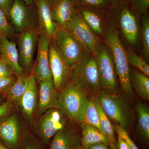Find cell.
I'll return each mask as SVG.
<instances>
[{
	"label": "cell",
	"mask_w": 149,
	"mask_h": 149,
	"mask_svg": "<svg viewBox=\"0 0 149 149\" xmlns=\"http://www.w3.org/2000/svg\"><path fill=\"white\" fill-rule=\"evenodd\" d=\"M110 1L112 3L114 4L116 2V0H110Z\"/></svg>",
	"instance_id": "bcb514c9"
},
{
	"label": "cell",
	"mask_w": 149,
	"mask_h": 149,
	"mask_svg": "<svg viewBox=\"0 0 149 149\" xmlns=\"http://www.w3.org/2000/svg\"><path fill=\"white\" fill-rule=\"evenodd\" d=\"M16 76L13 69L0 58V77Z\"/></svg>",
	"instance_id": "d590c367"
},
{
	"label": "cell",
	"mask_w": 149,
	"mask_h": 149,
	"mask_svg": "<svg viewBox=\"0 0 149 149\" xmlns=\"http://www.w3.org/2000/svg\"><path fill=\"white\" fill-rule=\"evenodd\" d=\"M90 96L69 83L59 93L58 109L70 120L81 124L85 105Z\"/></svg>",
	"instance_id": "5b68a950"
},
{
	"label": "cell",
	"mask_w": 149,
	"mask_h": 149,
	"mask_svg": "<svg viewBox=\"0 0 149 149\" xmlns=\"http://www.w3.org/2000/svg\"><path fill=\"white\" fill-rule=\"evenodd\" d=\"M64 29L70 34L85 50L93 53L101 38L96 35L85 23L78 10Z\"/></svg>",
	"instance_id": "52a82bcc"
},
{
	"label": "cell",
	"mask_w": 149,
	"mask_h": 149,
	"mask_svg": "<svg viewBox=\"0 0 149 149\" xmlns=\"http://www.w3.org/2000/svg\"><path fill=\"white\" fill-rule=\"evenodd\" d=\"M5 98V97H4L3 96L0 95V105L5 102L4 101V100Z\"/></svg>",
	"instance_id": "ee69618b"
},
{
	"label": "cell",
	"mask_w": 149,
	"mask_h": 149,
	"mask_svg": "<svg viewBox=\"0 0 149 149\" xmlns=\"http://www.w3.org/2000/svg\"><path fill=\"white\" fill-rule=\"evenodd\" d=\"M22 0H13L10 12V20L17 34L31 29H37L38 17L33 13L30 6Z\"/></svg>",
	"instance_id": "9c48e42d"
},
{
	"label": "cell",
	"mask_w": 149,
	"mask_h": 149,
	"mask_svg": "<svg viewBox=\"0 0 149 149\" xmlns=\"http://www.w3.org/2000/svg\"><path fill=\"white\" fill-rule=\"evenodd\" d=\"M13 106V104L7 99L0 105V123L12 113Z\"/></svg>",
	"instance_id": "836d02e7"
},
{
	"label": "cell",
	"mask_w": 149,
	"mask_h": 149,
	"mask_svg": "<svg viewBox=\"0 0 149 149\" xmlns=\"http://www.w3.org/2000/svg\"><path fill=\"white\" fill-rule=\"evenodd\" d=\"M141 33L143 58L147 63L149 60V17L145 13L141 17Z\"/></svg>",
	"instance_id": "83f0119b"
},
{
	"label": "cell",
	"mask_w": 149,
	"mask_h": 149,
	"mask_svg": "<svg viewBox=\"0 0 149 149\" xmlns=\"http://www.w3.org/2000/svg\"><path fill=\"white\" fill-rule=\"evenodd\" d=\"M102 38L111 53L120 90L130 103L134 100L135 94L130 85V70L127 52L120 42L118 31L114 24L109 22L107 24Z\"/></svg>",
	"instance_id": "6da1fadb"
},
{
	"label": "cell",
	"mask_w": 149,
	"mask_h": 149,
	"mask_svg": "<svg viewBox=\"0 0 149 149\" xmlns=\"http://www.w3.org/2000/svg\"><path fill=\"white\" fill-rule=\"evenodd\" d=\"M78 10L85 23L93 32L100 38L102 37L105 27H104L102 19L98 14L88 8L80 5L78 6Z\"/></svg>",
	"instance_id": "d4e9b609"
},
{
	"label": "cell",
	"mask_w": 149,
	"mask_h": 149,
	"mask_svg": "<svg viewBox=\"0 0 149 149\" xmlns=\"http://www.w3.org/2000/svg\"><path fill=\"white\" fill-rule=\"evenodd\" d=\"M39 100L36 115L40 116L48 109H58L59 93L52 78L37 82Z\"/></svg>",
	"instance_id": "2e32d148"
},
{
	"label": "cell",
	"mask_w": 149,
	"mask_h": 149,
	"mask_svg": "<svg viewBox=\"0 0 149 149\" xmlns=\"http://www.w3.org/2000/svg\"><path fill=\"white\" fill-rule=\"evenodd\" d=\"M16 34L13 27L2 10L0 8V37H13Z\"/></svg>",
	"instance_id": "4dcf8cb0"
},
{
	"label": "cell",
	"mask_w": 149,
	"mask_h": 149,
	"mask_svg": "<svg viewBox=\"0 0 149 149\" xmlns=\"http://www.w3.org/2000/svg\"><path fill=\"white\" fill-rule=\"evenodd\" d=\"M21 123L17 116L12 113L0 123V140L10 149H18L23 136Z\"/></svg>",
	"instance_id": "4fadbf2b"
},
{
	"label": "cell",
	"mask_w": 149,
	"mask_h": 149,
	"mask_svg": "<svg viewBox=\"0 0 149 149\" xmlns=\"http://www.w3.org/2000/svg\"><path fill=\"white\" fill-rule=\"evenodd\" d=\"M38 16L37 29L43 34L54 40L60 29L53 18L52 8L45 0H35Z\"/></svg>",
	"instance_id": "9a60e30c"
},
{
	"label": "cell",
	"mask_w": 149,
	"mask_h": 149,
	"mask_svg": "<svg viewBox=\"0 0 149 149\" xmlns=\"http://www.w3.org/2000/svg\"><path fill=\"white\" fill-rule=\"evenodd\" d=\"M78 149H85L84 148H83V147H82V146H81L79 147V148H78Z\"/></svg>",
	"instance_id": "7dc6e473"
},
{
	"label": "cell",
	"mask_w": 149,
	"mask_h": 149,
	"mask_svg": "<svg viewBox=\"0 0 149 149\" xmlns=\"http://www.w3.org/2000/svg\"><path fill=\"white\" fill-rule=\"evenodd\" d=\"M38 100V83L35 72L32 71L30 74L27 89L22 97L18 106L27 123H31L36 116Z\"/></svg>",
	"instance_id": "7c38bea8"
},
{
	"label": "cell",
	"mask_w": 149,
	"mask_h": 149,
	"mask_svg": "<svg viewBox=\"0 0 149 149\" xmlns=\"http://www.w3.org/2000/svg\"><path fill=\"white\" fill-rule=\"evenodd\" d=\"M117 149H130L128 144L125 140L118 135L117 142H116Z\"/></svg>",
	"instance_id": "f35d334b"
},
{
	"label": "cell",
	"mask_w": 149,
	"mask_h": 149,
	"mask_svg": "<svg viewBox=\"0 0 149 149\" xmlns=\"http://www.w3.org/2000/svg\"><path fill=\"white\" fill-rule=\"evenodd\" d=\"M81 146L84 148L94 144L102 143L109 145L106 136L101 131L93 125L81 123Z\"/></svg>",
	"instance_id": "7402d4cb"
},
{
	"label": "cell",
	"mask_w": 149,
	"mask_h": 149,
	"mask_svg": "<svg viewBox=\"0 0 149 149\" xmlns=\"http://www.w3.org/2000/svg\"><path fill=\"white\" fill-rule=\"evenodd\" d=\"M109 145L104 143H100L94 144L90 146L87 148L85 149H110L109 147Z\"/></svg>",
	"instance_id": "ab89813d"
},
{
	"label": "cell",
	"mask_w": 149,
	"mask_h": 149,
	"mask_svg": "<svg viewBox=\"0 0 149 149\" xmlns=\"http://www.w3.org/2000/svg\"><path fill=\"white\" fill-rule=\"evenodd\" d=\"M49 62L54 84L59 93L69 83L71 67L63 57L53 40H51L49 47Z\"/></svg>",
	"instance_id": "ba28073f"
},
{
	"label": "cell",
	"mask_w": 149,
	"mask_h": 149,
	"mask_svg": "<svg viewBox=\"0 0 149 149\" xmlns=\"http://www.w3.org/2000/svg\"><path fill=\"white\" fill-rule=\"evenodd\" d=\"M118 25L128 44L135 46L139 43L140 27L138 20L133 12L128 7L121 9L118 17Z\"/></svg>",
	"instance_id": "e0dca14e"
},
{
	"label": "cell",
	"mask_w": 149,
	"mask_h": 149,
	"mask_svg": "<svg viewBox=\"0 0 149 149\" xmlns=\"http://www.w3.org/2000/svg\"><path fill=\"white\" fill-rule=\"evenodd\" d=\"M75 10L72 0H59L52 8L53 18L60 29H64L68 25Z\"/></svg>",
	"instance_id": "ffe728a7"
},
{
	"label": "cell",
	"mask_w": 149,
	"mask_h": 149,
	"mask_svg": "<svg viewBox=\"0 0 149 149\" xmlns=\"http://www.w3.org/2000/svg\"><path fill=\"white\" fill-rule=\"evenodd\" d=\"M83 5L93 7H102L105 5L106 0H79Z\"/></svg>",
	"instance_id": "74e56055"
},
{
	"label": "cell",
	"mask_w": 149,
	"mask_h": 149,
	"mask_svg": "<svg viewBox=\"0 0 149 149\" xmlns=\"http://www.w3.org/2000/svg\"><path fill=\"white\" fill-rule=\"evenodd\" d=\"M69 83L90 96L100 91L97 65L93 54L84 50L78 61L71 68Z\"/></svg>",
	"instance_id": "7a4b0ae2"
},
{
	"label": "cell",
	"mask_w": 149,
	"mask_h": 149,
	"mask_svg": "<svg viewBox=\"0 0 149 149\" xmlns=\"http://www.w3.org/2000/svg\"><path fill=\"white\" fill-rule=\"evenodd\" d=\"M81 146V133L67 125L59 130L51 140L50 149H78Z\"/></svg>",
	"instance_id": "ac0fdd59"
},
{
	"label": "cell",
	"mask_w": 149,
	"mask_h": 149,
	"mask_svg": "<svg viewBox=\"0 0 149 149\" xmlns=\"http://www.w3.org/2000/svg\"><path fill=\"white\" fill-rule=\"evenodd\" d=\"M26 5L28 6H32L35 3V0H22Z\"/></svg>",
	"instance_id": "b9f144b4"
},
{
	"label": "cell",
	"mask_w": 149,
	"mask_h": 149,
	"mask_svg": "<svg viewBox=\"0 0 149 149\" xmlns=\"http://www.w3.org/2000/svg\"><path fill=\"white\" fill-rule=\"evenodd\" d=\"M93 54L97 65L100 91L110 95L119 94L121 90L112 56L103 40L99 43Z\"/></svg>",
	"instance_id": "277c9868"
},
{
	"label": "cell",
	"mask_w": 149,
	"mask_h": 149,
	"mask_svg": "<svg viewBox=\"0 0 149 149\" xmlns=\"http://www.w3.org/2000/svg\"><path fill=\"white\" fill-rule=\"evenodd\" d=\"M137 116L136 130L142 141H149V107L147 104L139 102L135 107Z\"/></svg>",
	"instance_id": "44dd1931"
},
{
	"label": "cell",
	"mask_w": 149,
	"mask_h": 149,
	"mask_svg": "<svg viewBox=\"0 0 149 149\" xmlns=\"http://www.w3.org/2000/svg\"><path fill=\"white\" fill-rule=\"evenodd\" d=\"M82 123L95 126L103 133L100 125L98 113L93 101V97L90 96L85 105Z\"/></svg>",
	"instance_id": "4316f807"
},
{
	"label": "cell",
	"mask_w": 149,
	"mask_h": 149,
	"mask_svg": "<svg viewBox=\"0 0 149 149\" xmlns=\"http://www.w3.org/2000/svg\"><path fill=\"white\" fill-rule=\"evenodd\" d=\"M1 40L0 58L10 67L17 77L21 76L25 72L19 63L18 52L16 43L10 41L7 37H1Z\"/></svg>",
	"instance_id": "d6986e66"
},
{
	"label": "cell",
	"mask_w": 149,
	"mask_h": 149,
	"mask_svg": "<svg viewBox=\"0 0 149 149\" xmlns=\"http://www.w3.org/2000/svg\"><path fill=\"white\" fill-rule=\"evenodd\" d=\"M17 79L16 76L0 77V95L4 96Z\"/></svg>",
	"instance_id": "d6a6232c"
},
{
	"label": "cell",
	"mask_w": 149,
	"mask_h": 149,
	"mask_svg": "<svg viewBox=\"0 0 149 149\" xmlns=\"http://www.w3.org/2000/svg\"><path fill=\"white\" fill-rule=\"evenodd\" d=\"M131 10L139 20L149 8V0H131Z\"/></svg>",
	"instance_id": "1f68e13d"
},
{
	"label": "cell",
	"mask_w": 149,
	"mask_h": 149,
	"mask_svg": "<svg viewBox=\"0 0 149 149\" xmlns=\"http://www.w3.org/2000/svg\"><path fill=\"white\" fill-rule=\"evenodd\" d=\"M19 148L21 149H45L29 131H24Z\"/></svg>",
	"instance_id": "f546056e"
},
{
	"label": "cell",
	"mask_w": 149,
	"mask_h": 149,
	"mask_svg": "<svg viewBox=\"0 0 149 149\" xmlns=\"http://www.w3.org/2000/svg\"><path fill=\"white\" fill-rule=\"evenodd\" d=\"M30 73H24L17 79L13 85L5 94L7 100L10 101L14 106L17 107L28 85Z\"/></svg>",
	"instance_id": "484cf974"
},
{
	"label": "cell",
	"mask_w": 149,
	"mask_h": 149,
	"mask_svg": "<svg viewBox=\"0 0 149 149\" xmlns=\"http://www.w3.org/2000/svg\"><path fill=\"white\" fill-rule=\"evenodd\" d=\"M104 111L116 125L128 131L132 127L135 116L130 102L122 92L117 95H110L100 91L97 95Z\"/></svg>",
	"instance_id": "3957f363"
},
{
	"label": "cell",
	"mask_w": 149,
	"mask_h": 149,
	"mask_svg": "<svg viewBox=\"0 0 149 149\" xmlns=\"http://www.w3.org/2000/svg\"><path fill=\"white\" fill-rule=\"evenodd\" d=\"M66 118L57 108L48 109L40 116L34 130L43 144L49 145L56 133L67 125Z\"/></svg>",
	"instance_id": "8992f818"
},
{
	"label": "cell",
	"mask_w": 149,
	"mask_h": 149,
	"mask_svg": "<svg viewBox=\"0 0 149 149\" xmlns=\"http://www.w3.org/2000/svg\"><path fill=\"white\" fill-rule=\"evenodd\" d=\"M130 82L133 92L143 101L149 100V78L138 70L130 71Z\"/></svg>",
	"instance_id": "603a6c76"
},
{
	"label": "cell",
	"mask_w": 149,
	"mask_h": 149,
	"mask_svg": "<svg viewBox=\"0 0 149 149\" xmlns=\"http://www.w3.org/2000/svg\"><path fill=\"white\" fill-rule=\"evenodd\" d=\"M18 35L17 48L19 63L24 72L29 71L33 65L40 33L37 29H31Z\"/></svg>",
	"instance_id": "30bf717a"
},
{
	"label": "cell",
	"mask_w": 149,
	"mask_h": 149,
	"mask_svg": "<svg viewBox=\"0 0 149 149\" xmlns=\"http://www.w3.org/2000/svg\"><path fill=\"white\" fill-rule=\"evenodd\" d=\"M51 6V8H52L56 3L59 0H45Z\"/></svg>",
	"instance_id": "60d3db41"
},
{
	"label": "cell",
	"mask_w": 149,
	"mask_h": 149,
	"mask_svg": "<svg viewBox=\"0 0 149 149\" xmlns=\"http://www.w3.org/2000/svg\"><path fill=\"white\" fill-rule=\"evenodd\" d=\"M116 129L118 135H119L123 140L126 141L130 149H139L132 139H130L128 131L125 130V128L120 125H116Z\"/></svg>",
	"instance_id": "e575fe53"
},
{
	"label": "cell",
	"mask_w": 149,
	"mask_h": 149,
	"mask_svg": "<svg viewBox=\"0 0 149 149\" xmlns=\"http://www.w3.org/2000/svg\"><path fill=\"white\" fill-rule=\"evenodd\" d=\"M53 40L63 57L71 68L78 61L85 49L63 29H59Z\"/></svg>",
	"instance_id": "8fae6325"
},
{
	"label": "cell",
	"mask_w": 149,
	"mask_h": 149,
	"mask_svg": "<svg viewBox=\"0 0 149 149\" xmlns=\"http://www.w3.org/2000/svg\"><path fill=\"white\" fill-rule=\"evenodd\" d=\"M1 37H0V54H1Z\"/></svg>",
	"instance_id": "f6af8a7d"
},
{
	"label": "cell",
	"mask_w": 149,
	"mask_h": 149,
	"mask_svg": "<svg viewBox=\"0 0 149 149\" xmlns=\"http://www.w3.org/2000/svg\"><path fill=\"white\" fill-rule=\"evenodd\" d=\"M0 149H10L6 146L3 144L0 141Z\"/></svg>",
	"instance_id": "7bdbcfd3"
},
{
	"label": "cell",
	"mask_w": 149,
	"mask_h": 149,
	"mask_svg": "<svg viewBox=\"0 0 149 149\" xmlns=\"http://www.w3.org/2000/svg\"><path fill=\"white\" fill-rule=\"evenodd\" d=\"M52 39L40 34L37 42V56L35 74L37 82L52 78L49 62V47Z\"/></svg>",
	"instance_id": "5bb4252c"
},
{
	"label": "cell",
	"mask_w": 149,
	"mask_h": 149,
	"mask_svg": "<svg viewBox=\"0 0 149 149\" xmlns=\"http://www.w3.org/2000/svg\"><path fill=\"white\" fill-rule=\"evenodd\" d=\"M93 101L99 115L100 125L102 130L109 142L111 149H117L115 138L114 128L110 120L102 108L97 96H92Z\"/></svg>",
	"instance_id": "cb8c5ba5"
},
{
	"label": "cell",
	"mask_w": 149,
	"mask_h": 149,
	"mask_svg": "<svg viewBox=\"0 0 149 149\" xmlns=\"http://www.w3.org/2000/svg\"><path fill=\"white\" fill-rule=\"evenodd\" d=\"M13 3V0H0V8L10 20V12Z\"/></svg>",
	"instance_id": "8d00e7d4"
},
{
	"label": "cell",
	"mask_w": 149,
	"mask_h": 149,
	"mask_svg": "<svg viewBox=\"0 0 149 149\" xmlns=\"http://www.w3.org/2000/svg\"><path fill=\"white\" fill-rule=\"evenodd\" d=\"M126 54L129 64L131 65L137 70L149 77V65L143 58L133 53L126 52Z\"/></svg>",
	"instance_id": "f1b7e54d"
}]
</instances>
